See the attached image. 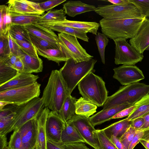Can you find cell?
<instances>
[{"label": "cell", "mask_w": 149, "mask_h": 149, "mask_svg": "<svg viewBox=\"0 0 149 149\" xmlns=\"http://www.w3.org/2000/svg\"><path fill=\"white\" fill-rule=\"evenodd\" d=\"M142 139L149 141V127L145 131L144 135Z\"/></svg>", "instance_id": "60"}, {"label": "cell", "mask_w": 149, "mask_h": 149, "mask_svg": "<svg viewBox=\"0 0 149 149\" xmlns=\"http://www.w3.org/2000/svg\"><path fill=\"white\" fill-rule=\"evenodd\" d=\"M25 27L29 33L41 38L61 48L58 36L50 29L36 23L26 25Z\"/></svg>", "instance_id": "18"}, {"label": "cell", "mask_w": 149, "mask_h": 149, "mask_svg": "<svg viewBox=\"0 0 149 149\" xmlns=\"http://www.w3.org/2000/svg\"><path fill=\"white\" fill-rule=\"evenodd\" d=\"M18 57H19L16 55L11 54L8 57L0 60L4 61L10 66L14 68V65Z\"/></svg>", "instance_id": "52"}, {"label": "cell", "mask_w": 149, "mask_h": 149, "mask_svg": "<svg viewBox=\"0 0 149 149\" xmlns=\"http://www.w3.org/2000/svg\"><path fill=\"white\" fill-rule=\"evenodd\" d=\"M37 54L50 61L59 65L62 62H66L69 59L61 49H51L42 50L36 48Z\"/></svg>", "instance_id": "30"}, {"label": "cell", "mask_w": 149, "mask_h": 149, "mask_svg": "<svg viewBox=\"0 0 149 149\" xmlns=\"http://www.w3.org/2000/svg\"><path fill=\"white\" fill-rule=\"evenodd\" d=\"M14 68L19 72H23L24 69L23 64L19 57L18 58L15 63Z\"/></svg>", "instance_id": "55"}, {"label": "cell", "mask_w": 149, "mask_h": 149, "mask_svg": "<svg viewBox=\"0 0 149 149\" xmlns=\"http://www.w3.org/2000/svg\"><path fill=\"white\" fill-rule=\"evenodd\" d=\"M6 134H0V149H4L8 146Z\"/></svg>", "instance_id": "54"}, {"label": "cell", "mask_w": 149, "mask_h": 149, "mask_svg": "<svg viewBox=\"0 0 149 149\" xmlns=\"http://www.w3.org/2000/svg\"><path fill=\"white\" fill-rule=\"evenodd\" d=\"M69 94H71L59 70H52L41 98L45 107L58 113Z\"/></svg>", "instance_id": "1"}, {"label": "cell", "mask_w": 149, "mask_h": 149, "mask_svg": "<svg viewBox=\"0 0 149 149\" xmlns=\"http://www.w3.org/2000/svg\"><path fill=\"white\" fill-rule=\"evenodd\" d=\"M9 46L11 54L19 57L23 52L17 44L13 40L11 37L9 31L7 33Z\"/></svg>", "instance_id": "45"}, {"label": "cell", "mask_w": 149, "mask_h": 149, "mask_svg": "<svg viewBox=\"0 0 149 149\" xmlns=\"http://www.w3.org/2000/svg\"><path fill=\"white\" fill-rule=\"evenodd\" d=\"M65 124L58 112L50 111L46 123L47 140L56 143H61L62 133Z\"/></svg>", "instance_id": "13"}, {"label": "cell", "mask_w": 149, "mask_h": 149, "mask_svg": "<svg viewBox=\"0 0 149 149\" xmlns=\"http://www.w3.org/2000/svg\"><path fill=\"white\" fill-rule=\"evenodd\" d=\"M145 124L143 117L137 118L131 121L130 126L136 130L142 128Z\"/></svg>", "instance_id": "51"}, {"label": "cell", "mask_w": 149, "mask_h": 149, "mask_svg": "<svg viewBox=\"0 0 149 149\" xmlns=\"http://www.w3.org/2000/svg\"><path fill=\"white\" fill-rule=\"evenodd\" d=\"M102 1H108L115 5H124L130 2L129 0H107Z\"/></svg>", "instance_id": "57"}, {"label": "cell", "mask_w": 149, "mask_h": 149, "mask_svg": "<svg viewBox=\"0 0 149 149\" xmlns=\"http://www.w3.org/2000/svg\"><path fill=\"white\" fill-rule=\"evenodd\" d=\"M67 121L75 127L86 143L95 149H100L96 130L91 123L89 118L75 114Z\"/></svg>", "instance_id": "11"}, {"label": "cell", "mask_w": 149, "mask_h": 149, "mask_svg": "<svg viewBox=\"0 0 149 149\" xmlns=\"http://www.w3.org/2000/svg\"><path fill=\"white\" fill-rule=\"evenodd\" d=\"M76 114L89 118L96 112L97 106L81 97L77 100L75 104Z\"/></svg>", "instance_id": "29"}, {"label": "cell", "mask_w": 149, "mask_h": 149, "mask_svg": "<svg viewBox=\"0 0 149 149\" xmlns=\"http://www.w3.org/2000/svg\"><path fill=\"white\" fill-rule=\"evenodd\" d=\"M58 37L61 49L69 59L72 58L77 63L88 61L93 57L87 53L76 37L61 33L58 34Z\"/></svg>", "instance_id": "9"}, {"label": "cell", "mask_w": 149, "mask_h": 149, "mask_svg": "<svg viewBox=\"0 0 149 149\" xmlns=\"http://www.w3.org/2000/svg\"><path fill=\"white\" fill-rule=\"evenodd\" d=\"M78 86L82 97L97 107L103 106L108 97L104 81L93 72L82 79Z\"/></svg>", "instance_id": "3"}, {"label": "cell", "mask_w": 149, "mask_h": 149, "mask_svg": "<svg viewBox=\"0 0 149 149\" xmlns=\"http://www.w3.org/2000/svg\"><path fill=\"white\" fill-rule=\"evenodd\" d=\"M40 86L37 81L27 86L0 92V101L17 106L24 104L39 97Z\"/></svg>", "instance_id": "8"}, {"label": "cell", "mask_w": 149, "mask_h": 149, "mask_svg": "<svg viewBox=\"0 0 149 149\" xmlns=\"http://www.w3.org/2000/svg\"><path fill=\"white\" fill-rule=\"evenodd\" d=\"M29 35L31 42L36 48L42 50L56 48L61 49V47L58 46L41 38L29 33Z\"/></svg>", "instance_id": "37"}, {"label": "cell", "mask_w": 149, "mask_h": 149, "mask_svg": "<svg viewBox=\"0 0 149 149\" xmlns=\"http://www.w3.org/2000/svg\"><path fill=\"white\" fill-rule=\"evenodd\" d=\"M38 75L32 73L19 72L15 77L0 86V92L27 86L37 82Z\"/></svg>", "instance_id": "17"}, {"label": "cell", "mask_w": 149, "mask_h": 149, "mask_svg": "<svg viewBox=\"0 0 149 149\" xmlns=\"http://www.w3.org/2000/svg\"><path fill=\"white\" fill-rule=\"evenodd\" d=\"M13 39L24 53L33 57L36 58L39 57L36 48L31 42L19 41Z\"/></svg>", "instance_id": "39"}, {"label": "cell", "mask_w": 149, "mask_h": 149, "mask_svg": "<svg viewBox=\"0 0 149 149\" xmlns=\"http://www.w3.org/2000/svg\"><path fill=\"white\" fill-rule=\"evenodd\" d=\"M145 120V124L142 129L146 128L148 124L149 123V113L143 117Z\"/></svg>", "instance_id": "59"}, {"label": "cell", "mask_w": 149, "mask_h": 149, "mask_svg": "<svg viewBox=\"0 0 149 149\" xmlns=\"http://www.w3.org/2000/svg\"><path fill=\"white\" fill-rule=\"evenodd\" d=\"M97 62L96 60L93 58L77 63L72 58L65 62L59 70L71 94L81 80L92 72Z\"/></svg>", "instance_id": "5"}, {"label": "cell", "mask_w": 149, "mask_h": 149, "mask_svg": "<svg viewBox=\"0 0 149 149\" xmlns=\"http://www.w3.org/2000/svg\"><path fill=\"white\" fill-rule=\"evenodd\" d=\"M131 123V121L126 118L111 124L102 130L110 139L112 136L119 138L130 126Z\"/></svg>", "instance_id": "25"}, {"label": "cell", "mask_w": 149, "mask_h": 149, "mask_svg": "<svg viewBox=\"0 0 149 149\" xmlns=\"http://www.w3.org/2000/svg\"><path fill=\"white\" fill-rule=\"evenodd\" d=\"M46 23L69 26L86 33H89L95 35L97 34V31L100 26V23L96 22L72 21L66 19L62 21Z\"/></svg>", "instance_id": "20"}, {"label": "cell", "mask_w": 149, "mask_h": 149, "mask_svg": "<svg viewBox=\"0 0 149 149\" xmlns=\"http://www.w3.org/2000/svg\"><path fill=\"white\" fill-rule=\"evenodd\" d=\"M97 7L95 6L85 3L81 1H69L63 5V9L66 14L72 17L82 13L95 11Z\"/></svg>", "instance_id": "22"}, {"label": "cell", "mask_w": 149, "mask_h": 149, "mask_svg": "<svg viewBox=\"0 0 149 149\" xmlns=\"http://www.w3.org/2000/svg\"><path fill=\"white\" fill-rule=\"evenodd\" d=\"M8 146L9 149H24L18 129L14 130L11 135Z\"/></svg>", "instance_id": "41"}, {"label": "cell", "mask_w": 149, "mask_h": 149, "mask_svg": "<svg viewBox=\"0 0 149 149\" xmlns=\"http://www.w3.org/2000/svg\"><path fill=\"white\" fill-rule=\"evenodd\" d=\"M38 118L29 120L18 129L24 149H36L37 139Z\"/></svg>", "instance_id": "14"}, {"label": "cell", "mask_w": 149, "mask_h": 149, "mask_svg": "<svg viewBox=\"0 0 149 149\" xmlns=\"http://www.w3.org/2000/svg\"><path fill=\"white\" fill-rule=\"evenodd\" d=\"M17 105L11 104V106L5 107L0 110V118L8 116L14 112Z\"/></svg>", "instance_id": "50"}, {"label": "cell", "mask_w": 149, "mask_h": 149, "mask_svg": "<svg viewBox=\"0 0 149 149\" xmlns=\"http://www.w3.org/2000/svg\"><path fill=\"white\" fill-rule=\"evenodd\" d=\"M137 130L130 126L126 132L119 138L120 141L127 149H128Z\"/></svg>", "instance_id": "42"}, {"label": "cell", "mask_w": 149, "mask_h": 149, "mask_svg": "<svg viewBox=\"0 0 149 149\" xmlns=\"http://www.w3.org/2000/svg\"><path fill=\"white\" fill-rule=\"evenodd\" d=\"M145 17L118 19L102 18L99 22L102 33L113 40L133 38L138 32Z\"/></svg>", "instance_id": "2"}, {"label": "cell", "mask_w": 149, "mask_h": 149, "mask_svg": "<svg viewBox=\"0 0 149 149\" xmlns=\"http://www.w3.org/2000/svg\"><path fill=\"white\" fill-rule=\"evenodd\" d=\"M8 11L19 14L43 15L45 12L39 3L26 0H9L7 2Z\"/></svg>", "instance_id": "15"}, {"label": "cell", "mask_w": 149, "mask_h": 149, "mask_svg": "<svg viewBox=\"0 0 149 149\" xmlns=\"http://www.w3.org/2000/svg\"><path fill=\"white\" fill-rule=\"evenodd\" d=\"M95 40L98 48L101 61L103 64H105V51L109 40L106 36L103 33L98 32L95 35Z\"/></svg>", "instance_id": "36"}, {"label": "cell", "mask_w": 149, "mask_h": 149, "mask_svg": "<svg viewBox=\"0 0 149 149\" xmlns=\"http://www.w3.org/2000/svg\"><path fill=\"white\" fill-rule=\"evenodd\" d=\"M47 149H64L58 144L47 140Z\"/></svg>", "instance_id": "56"}, {"label": "cell", "mask_w": 149, "mask_h": 149, "mask_svg": "<svg viewBox=\"0 0 149 149\" xmlns=\"http://www.w3.org/2000/svg\"><path fill=\"white\" fill-rule=\"evenodd\" d=\"M45 107L39 97L34 98L24 104L17 106L15 116L10 123L0 134H7L19 129L29 120L38 118Z\"/></svg>", "instance_id": "6"}, {"label": "cell", "mask_w": 149, "mask_h": 149, "mask_svg": "<svg viewBox=\"0 0 149 149\" xmlns=\"http://www.w3.org/2000/svg\"><path fill=\"white\" fill-rule=\"evenodd\" d=\"M15 115V111L8 116L0 118V133H1L10 123Z\"/></svg>", "instance_id": "47"}, {"label": "cell", "mask_w": 149, "mask_h": 149, "mask_svg": "<svg viewBox=\"0 0 149 149\" xmlns=\"http://www.w3.org/2000/svg\"><path fill=\"white\" fill-rule=\"evenodd\" d=\"M146 50H147L149 51V46L146 48Z\"/></svg>", "instance_id": "62"}, {"label": "cell", "mask_w": 149, "mask_h": 149, "mask_svg": "<svg viewBox=\"0 0 149 149\" xmlns=\"http://www.w3.org/2000/svg\"><path fill=\"white\" fill-rule=\"evenodd\" d=\"M61 142L65 143H85V142L75 127L71 123H65L61 136Z\"/></svg>", "instance_id": "24"}, {"label": "cell", "mask_w": 149, "mask_h": 149, "mask_svg": "<svg viewBox=\"0 0 149 149\" xmlns=\"http://www.w3.org/2000/svg\"><path fill=\"white\" fill-rule=\"evenodd\" d=\"M65 14L63 8L50 10L41 15L36 23L41 24L47 23L63 21L66 19Z\"/></svg>", "instance_id": "31"}, {"label": "cell", "mask_w": 149, "mask_h": 149, "mask_svg": "<svg viewBox=\"0 0 149 149\" xmlns=\"http://www.w3.org/2000/svg\"><path fill=\"white\" fill-rule=\"evenodd\" d=\"M148 127L137 130L133 139L131 142L128 149H133L143 137L145 131Z\"/></svg>", "instance_id": "46"}, {"label": "cell", "mask_w": 149, "mask_h": 149, "mask_svg": "<svg viewBox=\"0 0 149 149\" xmlns=\"http://www.w3.org/2000/svg\"><path fill=\"white\" fill-rule=\"evenodd\" d=\"M118 149H127L120 141L119 138L112 136L110 139Z\"/></svg>", "instance_id": "53"}, {"label": "cell", "mask_w": 149, "mask_h": 149, "mask_svg": "<svg viewBox=\"0 0 149 149\" xmlns=\"http://www.w3.org/2000/svg\"><path fill=\"white\" fill-rule=\"evenodd\" d=\"M134 105L126 103L102 110L89 117V119L91 124L95 127L110 120L111 118L121 110Z\"/></svg>", "instance_id": "19"}, {"label": "cell", "mask_w": 149, "mask_h": 149, "mask_svg": "<svg viewBox=\"0 0 149 149\" xmlns=\"http://www.w3.org/2000/svg\"><path fill=\"white\" fill-rule=\"evenodd\" d=\"M57 144L64 149H91L82 143H65L61 142Z\"/></svg>", "instance_id": "48"}, {"label": "cell", "mask_w": 149, "mask_h": 149, "mask_svg": "<svg viewBox=\"0 0 149 149\" xmlns=\"http://www.w3.org/2000/svg\"><path fill=\"white\" fill-rule=\"evenodd\" d=\"M149 94V85L138 82L120 86L111 95L108 97L102 110L127 103L134 104Z\"/></svg>", "instance_id": "4"}, {"label": "cell", "mask_w": 149, "mask_h": 149, "mask_svg": "<svg viewBox=\"0 0 149 149\" xmlns=\"http://www.w3.org/2000/svg\"><path fill=\"white\" fill-rule=\"evenodd\" d=\"M129 43L138 52L143 54L149 46V19L145 18L138 32L130 39Z\"/></svg>", "instance_id": "16"}, {"label": "cell", "mask_w": 149, "mask_h": 149, "mask_svg": "<svg viewBox=\"0 0 149 149\" xmlns=\"http://www.w3.org/2000/svg\"><path fill=\"white\" fill-rule=\"evenodd\" d=\"M149 127V123L148 124V125H147L146 127V128H147V127Z\"/></svg>", "instance_id": "63"}, {"label": "cell", "mask_w": 149, "mask_h": 149, "mask_svg": "<svg viewBox=\"0 0 149 149\" xmlns=\"http://www.w3.org/2000/svg\"><path fill=\"white\" fill-rule=\"evenodd\" d=\"M126 40L119 38L113 40L115 44L114 63L116 65H134L141 62L144 56L128 43Z\"/></svg>", "instance_id": "10"}, {"label": "cell", "mask_w": 149, "mask_h": 149, "mask_svg": "<svg viewBox=\"0 0 149 149\" xmlns=\"http://www.w3.org/2000/svg\"><path fill=\"white\" fill-rule=\"evenodd\" d=\"M135 108V106L134 105L121 110L111 118L110 120L114 119L122 118L127 116H128L134 111Z\"/></svg>", "instance_id": "49"}, {"label": "cell", "mask_w": 149, "mask_h": 149, "mask_svg": "<svg viewBox=\"0 0 149 149\" xmlns=\"http://www.w3.org/2000/svg\"><path fill=\"white\" fill-rule=\"evenodd\" d=\"M130 2L123 5H100L97 7L95 12L103 18L107 19L145 17L142 15L136 6Z\"/></svg>", "instance_id": "7"}, {"label": "cell", "mask_w": 149, "mask_h": 149, "mask_svg": "<svg viewBox=\"0 0 149 149\" xmlns=\"http://www.w3.org/2000/svg\"><path fill=\"white\" fill-rule=\"evenodd\" d=\"M113 70V78L123 85L138 83L145 79L142 71L135 65H122Z\"/></svg>", "instance_id": "12"}, {"label": "cell", "mask_w": 149, "mask_h": 149, "mask_svg": "<svg viewBox=\"0 0 149 149\" xmlns=\"http://www.w3.org/2000/svg\"><path fill=\"white\" fill-rule=\"evenodd\" d=\"M138 9L142 15L149 17V0H129Z\"/></svg>", "instance_id": "43"}, {"label": "cell", "mask_w": 149, "mask_h": 149, "mask_svg": "<svg viewBox=\"0 0 149 149\" xmlns=\"http://www.w3.org/2000/svg\"><path fill=\"white\" fill-rule=\"evenodd\" d=\"M76 99L71 94L66 98L58 114L65 122L70 119L75 113V104Z\"/></svg>", "instance_id": "28"}, {"label": "cell", "mask_w": 149, "mask_h": 149, "mask_svg": "<svg viewBox=\"0 0 149 149\" xmlns=\"http://www.w3.org/2000/svg\"><path fill=\"white\" fill-rule=\"evenodd\" d=\"M50 110L45 107L38 118L37 139L36 149H47L46 123Z\"/></svg>", "instance_id": "21"}, {"label": "cell", "mask_w": 149, "mask_h": 149, "mask_svg": "<svg viewBox=\"0 0 149 149\" xmlns=\"http://www.w3.org/2000/svg\"><path fill=\"white\" fill-rule=\"evenodd\" d=\"M11 54L7 33L0 35V60L8 57Z\"/></svg>", "instance_id": "40"}, {"label": "cell", "mask_w": 149, "mask_h": 149, "mask_svg": "<svg viewBox=\"0 0 149 149\" xmlns=\"http://www.w3.org/2000/svg\"><path fill=\"white\" fill-rule=\"evenodd\" d=\"M40 25L53 31H56L60 33L73 36L84 41L88 42L89 38L87 36V33L74 28L66 26L47 23Z\"/></svg>", "instance_id": "26"}, {"label": "cell", "mask_w": 149, "mask_h": 149, "mask_svg": "<svg viewBox=\"0 0 149 149\" xmlns=\"http://www.w3.org/2000/svg\"><path fill=\"white\" fill-rule=\"evenodd\" d=\"M100 146V149H118L116 146L105 134L102 130H96Z\"/></svg>", "instance_id": "38"}, {"label": "cell", "mask_w": 149, "mask_h": 149, "mask_svg": "<svg viewBox=\"0 0 149 149\" xmlns=\"http://www.w3.org/2000/svg\"><path fill=\"white\" fill-rule=\"evenodd\" d=\"M19 57L24 65L22 72L26 73H39L42 71L43 62L39 57L36 58L29 56L23 52Z\"/></svg>", "instance_id": "23"}, {"label": "cell", "mask_w": 149, "mask_h": 149, "mask_svg": "<svg viewBox=\"0 0 149 149\" xmlns=\"http://www.w3.org/2000/svg\"><path fill=\"white\" fill-rule=\"evenodd\" d=\"M66 0H52L39 3V6L44 11L50 10L56 6L65 2Z\"/></svg>", "instance_id": "44"}, {"label": "cell", "mask_w": 149, "mask_h": 149, "mask_svg": "<svg viewBox=\"0 0 149 149\" xmlns=\"http://www.w3.org/2000/svg\"><path fill=\"white\" fill-rule=\"evenodd\" d=\"M11 24V19L8 7L4 5H0V35L6 34Z\"/></svg>", "instance_id": "35"}, {"label": "cell", "mask_w": 149, "mask_h": 149, "mask_svg": "<svg viewBox=\"0 0 149 149\" xmlns=\"http://www.w3.org/2000/svg\"><path fill=\"white\" fill-rule=\"evenodd\" d=\"M140 142L143 146L146 149H149V141L141 139Z\"/></svg>", "instance_id": "58"}, {"label": "cell", "mask_w": 149, "mask_h": 149, "mask_svg": "<svg viewBox=\"0 0 149 149\" xmlns=\"http://www.w3.org/2000/svg\"><path fill=\"white\" fill-rule=\"evenodd\" d=\"M11 24L26 26L36 23L41 15L37 14H22L10 12Z\"/></svg>", "instance_id": "32"}, {"label": "cell", "mask_w": 149, "mask_h": 149, "mask_svg": "<svg viewBox=\"0 0 149 149\" xmlns=\"http://www.w3.org/2000/svg\"><path fill=\"white\" fill-rule=\"evenodd\" d=\"M9 104H10L8 102L0 101V110L2 109L6 106Z\"/></svg>", "instance_id": "61"}, {"label": "cell", "mask_w": 149, "mask_h": 149, "mask_svg": "<svg viewBox=\"0 0 149 149\" xmlns=\"http://www.w3.org/2000/svg\"><path fill=\"white\" fill-rule=\"evenodd\" d=\"M19 73L4 61L0 60V86L10 81Z\"/></svg>", "instance_id": "33"}, {"label": "cell", "mask_w": 149, "mask_h": 149, "mask_svg": "<svg viewBox=\"0 0 149 149\" xmlns=\"http://www.w3.org/2000/svg\"><path fill=\"white\" fill-rule=\"evenodd\" d=\"M9 31L11 37L14 40L31 42L29 33L24 26L11 24Z\"/></svg>", "instance_id": "34"}, {"label": "cell", "mask_w": 149, "mask_h": 149, "mask_svg": "<svg viewBox=\"0 0 149 149\" xmlns=\"http://www.w3.org/2000/svg\"><path fill=\"white\" fill-rule=\"evenodd\" d=\"M134 105V110L126 118L130 121L143 117L149 113V94L143 97Z\"/></svg>", "instance_id": "27"}]
</instances>
